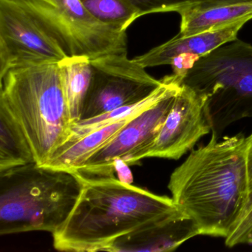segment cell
<instances>
[{
    "label": "cell",
    "mask_w": 252,
    "mask_h": 252,
    "mask_svg": "<svg viewBox=\"0 0 252 252\" xmlns=\"http://www.w3.org/2000/svg\"><path fill=\"white\" fill-rule=\"evenodd\" d=\"M91 64L92 79L80 120L139 102L162 84L126 54L104 56L92 60Z\"/></svg>",
    "instance_id": "8"
},
{
    "label": "cell",
    "mask_w": 252,
    "mask_h": 252,
    "mask_svg": "<svg viewBox=\"0 0 252 252\" xmlns=\"http://www.w3.org/2000/svg\"><path fill=\"white\" fill-rule=\"evenodd\" d=\"M80 178L79 200L67 221L52 234L57 250L105 252L119 237L179 211L172 197L154 194L115 176Z\"/></svg>",
    "instance_id": "2"
},
{
    "label": "cell",
    "mask_w": 252,
    "mask_h": 252,
    "mask_svg": "<svg viewBox=\"0 0 252 252\" xmlns=\"http://www.w3.org/2000/svg\"><path fill=\"white\" fill-rule=\"evenodd\" d=\"M181 88V85H178L129 119L111 141L94 153L74 173L84 178L113 177L117 160L132 166L147 158Z\"/></svg>",
    "instance_id": "7"
},
{
    "label": "cell",
    "mask_w": 252,
    "mask_h": 252,
    "mask_svg": "<svg viewBox=\"0 0 252 252\" xmlns=\"http://www.w3.org/2000/svg\"><path fill=\"white\" fill-rule=\"evenodd\" d=\"M59 67L73 124L81 119L92 79V64L88 57L77 56L64 59L59 63Z\"/></svg>",
    "instance_id": "16"
},
{
    "label": "cell",
    "mask_w": 252,
    "mask_h": 252,
    "mask_svg": "<svg viewBox=\"0 0 252 252\" xmlns=\"http://www.w3.org/2000/svg\"><path fill=\"white\" fill-rule=\"evenodd\" d=\"M68 57L30 14L8 0H0V77L11 69L58 64Z\"/></svg>",
    "instance_id": "9"
},
{
    "label": "cell",
    "mask_w": 252,
    "mask_h": 252,
    "mask_svg": "<svg viewBox=\"0 0 252 252\" xmlns=\"http://www.w3.org/2000/svg\"><path fill=\"white\" fill-rule=\"evenodd\" d=\"M34 162L24 131L9 107L0 100V172Z\"/></svg>",
    "instance_id": "15"
},
{
    "label": "cell",
    "mask_w": 252,
    "mask_h": 252,
    "mask_svg": "<svg viewBox=\"0 0 252 252\" xmlns=\"http://www.w3.org/2000/svg\"><path fill=\"white\" fill-rule=\"evenodd\" d=\"M210 132L204 98L181 85L147 158L178 160Z\"/></svg>",
    "instance_id": "10"
},
{
    "label": "cell",
    "mask_w": 252,
    "mask_h": 252,
    "mask_svg": "<svg viewBox=\"0 0 252 252\" xmlns=\"http://www.w3.org/2000/svg\"><path fill=\"white\" fill-rule=\"evenodd\" d=\"M250 20H252L244 19L223 27L191 36L176 35L168 42L153 48L145 54L135 57L132 60L141 67L147 68L166 64L170 65L174 58L183 54L200 58L219 47L237 39L242 28Z\"/></svg>",
    "instance_id": "12"
},
{
    "label": "cell",
    "mask_w": 252,
    "mask_h": 252,
    "mask_svg": "<svg viewBox=\"0 0 252 252\" xmlns=\"http://www.w3.org/2000/svg\"><path fill=\"white\" fill-rule=\"evenodd\" d=\"M30 14L60 42L69 57L92 61L127 53L126 32L95 18L81 0H8Z\"/></svg>",
    "instance_id": "6"
},
{
    "label": "cell",
    "mask_w": 252,
    "mask_h": 252,
    "mask_svg": "<svg viewBox=\"0 0 252 252\" xmlns=\"http://www.w3.org/2000/svg\"><path fill=\"white\" fill-rule=\"evenodd\" d=\"M82 189L74 172L32 163L0 172V234L55 232Z\"/></svg>",
    "instance_id": "3"
},
{
    "label": "cell",
    "mask_w": 252,
    "mask_h": 252,
    "mask_svg": "<svg viewBox=\"0 0 252 252\" xmlns=\"http://www.w3.org/2000/svg\"><path fill=\"white\" fill-rule=\"evenodd\" d=\"M129 119L112 124L85 135L69 145L60 147L44 166L76 172L94 153L111 141Z\"/></svg>",
    "instance_id": "14"
},
{
    "label": "cell",
    "mask_w": 252,
    "mask_h": 252,
    "mask_svg": "<svg viewBox=\"0 0 252 252\" xmlns=\"http://www.w3.org/2000/svg\"><path fill=\"white\" fill-rule=\"evenodd\" d=\"M204 98L212 134L222 138L231 124L252 118V45L235 39L200 57L182 77Z\"/></svg>",
    "instance_id": "5"
},
{
    "label": "cell",
    "mask_w": 252,
    "mask_h": 252,
    "mask_svg": "<svg viewBox=\"0 0 252 252\" xmlns=\"http://www.w3.org/2000/svg\"><path fill=\"white\" fill-rule=\"evenodd\" d=\"M197 235L200 233L194 221L179 210L119 237L105 252H172Z\"/></svg>",
    "instance_id": "11"
},
{
    "label": "cell",
    "mask_w": 252,
    "mask_h": 252,
    "mask_svg": "<svg viewBox=\"0 0 252 252\" xmlns=\"http://www.w3.org/2000/svg\"><path fill=\"white\" fill-rule=\"evenodd\" d=\"M243 133L193 150L170 175L175 205L194 221L200 235L222 237L229 248L245 244L249 204Z\"/></svg>",
    "instance_id": "1"
},
{
    "label": "cell",
    "mask_w": 252,
    "mask_h": 252,
    "mask_svg": "<svg viewBox=\"0 0 252 252\" xmlns=\"http://www.w3.org/2000/svg\"><path fill=\"white\" fill-rule=\"evenodd\" d=\"M95 18L122 32L141 17L138 10L127 0H81Z\"/></svg>",
    "instance_id": "17"
},
{
    "label": "cell",
    "mask_w": 252,
    "mask_h": 252,
    "mask_svg": "<svg viewBox=\"0 0 252 252\" xmlns=\"http://www.w3.org/2000/svg\"><path fill=\"white\" fill-rule=\"evenodd\" d=\"M181 26L178 35L191 36L235 22L252 20V2L217 5L208 8L189 7L178 13Z\"/></svg>",
    "instance_id": "13"
},
{
    "label": "cell",
    "mask_w": 252,
    "mask_h": 252,
    "mask_svg": "<svg viewBox=\"0 0 252 252\" xmlns=\"http://www.w3.org/2000/svg\"><path fill=\"white\" fill-rule=\"evenodd\" d=\"M129 166V165L120 160H117L115 163L116 172H117L119 175L118 178L123 182L131 184V181H132V176Z\"/></svg>",
    "instance_id": "20"
},
{
    "label": "cell",
    "mask_w": 252,
    "mask_h": 252,
    "mask_svg": "<svg viewBox=\"0 0 252 252\" xmlns=\"http://www.w3.org/2000/svg\"><path fill=\"white\" fill-rule=\"evenodd\" d=\"M252 2V0H197L196 8H208L217 5H228L240 2Z\"/></svg>",
    "instance_id": "21"
},
{
    "label": "cell",
    "mask_w": 252,
    "mask_h": 252,
    "mask_svg": "<svg viewBox=\"0 0 252 252\" xmlns=\"http://www.w3.org/2000/svg\"><path fill=\"white\" fill-rule=\"evenodd\" d=\"M0 100L24 131L44 166L68 139L72 119L58 64L11 69L0 77Z\"/></svg>",
    "instance_id": "4"
},
{
    "label": "cell",
    "mask_w": 252,
    "mask_h": 252,
    "mask_svg": "<svg viewBox=\"0 0 252 252\" xmlns=\"http://www.w3.org/2000/svg\"><path fill=\"white\" fill-rule=\"evenodd\" d=\"M140 16L156 13L181 12L184 8L195 6L197 0H127Z\"/></svg>",
    "instance_id": "18"
},
{
    "label": "cell",
    "mask_w": 252,
    "mask_h": 252,
    "mask_svg": "<svg viewBox=\"0 0 252 252\" xmlns=\"http://www.w3.org/2000/svg\"><path fill=\"white\" fill-rule=\"evenodd\" d=\"M246 173L249 193V204L245 226V244L252 245V132L245 140Z\"/></svg>",
    "instance_id": "19"
}]
</instances>
